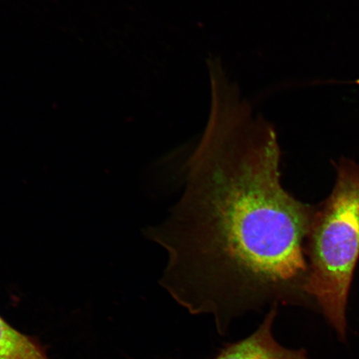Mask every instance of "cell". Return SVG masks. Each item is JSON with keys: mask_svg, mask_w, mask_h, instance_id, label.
<instances>
[{"mask_svg": "<svg viewBox=\"0 0 359 359\" xmlns=\"http://www.w3.org/2000/svg\"><path fill=\"white\" fill-rule=\"evenodd\" d=\"M208 124L186 165L181 198L147 231L167 251L161 279L192 314L233 318L306 297L303 242L314 212L283 187L273 126L231 83H215Z\"/></svg>", "mask_w": 359, "mask_h": 359, "instance_id": "1", "label": "cell"}, {"mask_svg": "<svg viewBox=\"0 0 359 359\" xmlns=\"http://www.w3.org/2000/svg\"><path fill=\"white\" fill-rule=\"evenodd\" d=\"M308 236L304 294L345 339L348 291L359 257V165L341 161L333 193L314 213Z\"/></svg>", "mask_w": 359, "mask_h": 359, "instance_id": "2", "label": "cell"}, {"mask_svg": "<svg viewBox=\"0 0 359 359\" xmlns=\"http://www.w3.org/2000/svg\"><path fill=\"white\" fill-rule=\"evenodd\" d=\"M277 306L269 309L258 329L247 338L226 345L212 359H311L304 349L287 348L273 334Z\"/></svg>", "mask_w": 359, "mask_h": 359, "instance_id": "3", "label": "cell"}]
</instances>
